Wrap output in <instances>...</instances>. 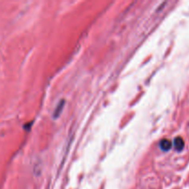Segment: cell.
<instances>
[{
    "label": "cell",
    "mask_w": 189,
    "mask_h": 189,
    "mask_svg": "<svg viewBox=\"0 0 189 189\" xmlns=\"http://www.w3.org/2000/svg\"><path fill=\"white\" fill-rule=\"evenodd\" d=\"M174 148L177 151H181V150H183V149L185 147V142H184L182 137L177 136L174 139Z\"/></svg>",
    "instance_id": "6da1fadb"
},
{
    "label": "cell",
    "mask_w": 189,
    "mask_h": 189,
    "mask_svg": "<svg viewBox=\"0 0 189 189\" xmlns=\"http://www.w3.org/2000/svg\"><path fill=\"white\" fill-rule=\"evenodd\" d=\"M160 147L162 150L168 151L171 148V142L168 139H162L160 143Z\"/></svg>",
    "instance_id": "7a4b0ae2"
},
{
    "label": "cell",
    "mask_w": 189,
    "mask_h": 189,
    "mask_svg": "<svg viewBox=\"0 0 189 189\" xmlns=\"http://www.w3.org/2000/svg\"><path fill=\"white\" fill-rule=\"evenodd\" d=\"M65 101L64 100H62L61 101L59 102L58 104V105H57V107L55 108V113H54V118H57L59 115H60V114H61V111L63 110V108H64V105H65Z\"/></svg>",
    "instance_id": "3957f363"
}]
</instances>
